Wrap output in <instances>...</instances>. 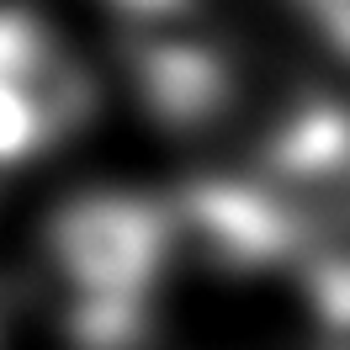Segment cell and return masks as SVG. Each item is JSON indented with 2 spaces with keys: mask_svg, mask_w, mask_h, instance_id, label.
Here are the masks:
<instances>
[{
  "mask_svg": "<svg viewBox=\"0 0 350 350\" xmlns=\"http://www.w3.org/2000/svg\"><path fill=\"white\" fill-rule=\"evenodd\" d=\"M165 228L180 234L207 265H223V271L276 265L297 250V213L244 180L186 186L165 213Z\"/></svg>",
  "mask_w": 350,
  "mask_h": 350,
  "instance_id": "obj_3",
  "label": "cell"
},
{
  "mask_svg": "<svg viewBox=\"0 0 350 350\" xmlns=\"http://www.w3.org/2000/svg\"><path fill=\"white\" fill-rule=\"evenodd\" d=\"M5 11H27V0H0V16H5Z\"/></svg>",
  "mask_w": 350,
  "mask_h": 350,
  "instance_id": "obj_6",
  "label": "cell"
},
{
  "mask_svg": "<svg viewBox=\"0 0 350 350\" xmlns=\"http://www.w3.org/2000/svg\"><path fill=\"white\" fill-rule=\"evenodd\" d=\"M0 85L27 107L43 144L75 133L96 107V85L80 69V59L53 32H43L32 11L0 16Z\"/></svg>",
  "mask_w": 350,
  "mask_h": 350,
  "instance_id": "obj_4",
  "label": "cell"
},
{
  "mask_svg": "<svg viewBox=\"0 0 350 350\" xmlns=\"http://www.w3.org/2000/svg\"><path fill=\"white\" fill-rule=\"evenodd\" d=\"M313 5H319V0H313Z\"/></svg>",
  "mask_w": 350,
  "mask_h": 350,
  "instance_id": "obj_7",
  "label": "cell"
},
{
  "mask_svg": "<svg viewBox=\"0 0 350 350\" xmlns=\"http://www.w3.org/2000/svg\"><path fill=\"white\" fill-rule=\"evenodd\" d=\"M32 149H43V133L38 122L27 117V107L11 96V90L0 85V165H11V159H27Z\"/></svg>",
  "mask_w": 350,
  "mask_h": 350,
  "instance_id": "obj_5",
  "label": "cell"
},
{
  "mask_svg": "<svg viewBox=\"0 0 350 350\" xmlns=\"http://www.w3.org/2000/svg\"><path fill=\"white\" fill-rule=\"evenodd\" d=\"M170 255L165 207L133 197H80L48 228V260L64 292V319L90 350L128 345Z\"/></svg>",
  "mask_w": 350,
  "mask_h": 350,
  "instance_id": "obj_1",
  "label": "cell"
},
{
  "mask_svg": "<svg viewBox=\"0 0 350 350\" xmlns=\"http://www.w3.org/2000/svg\"><path fill=\"white\" fill-rule=\"evenodd\" d=\"M117 38L133 80L165 122L197 128L228 96V64H223L213 16L202 0H111Z\"/></svg>",
  "mask_w": 350,
  "mask_h": 350,
  "instance_id": "obj_2",
  "label": "cell"
}]
</instances>
